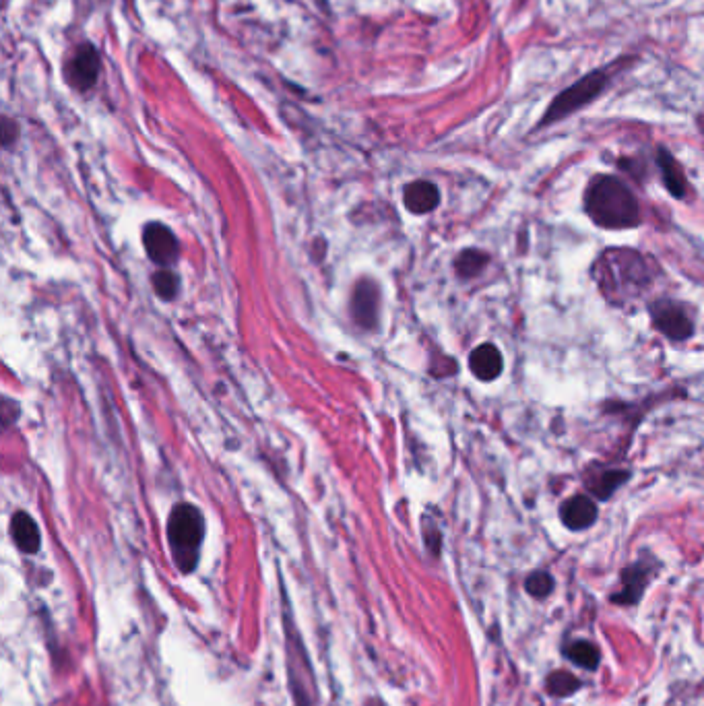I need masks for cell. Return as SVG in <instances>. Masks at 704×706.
<instances>
[{"label":"cell","mask_w":704,"mask_h":706,"mask_svg":"<svg viewBox=\"0 0 704 706\" xmlns=\"http://www.w3.org/2000/svg\"><path fill=\"white\" fill-rule=\"evenodd\" d=\"M585 207L597 226L607 230L634 228L640 221L638 203L632 190L614 176H601L593 180L587 190Z\"/></svg>","instance_id":"cell-1"},{"label":"cell","mask_w":704,"mask_h":706,"mask_svg":"<svg viewBox=\"0 0 704 706\" xmlns=\"http://www.w3.org/2000/svg\"><path fill=\"white\" fill-rule=\"evenodd\" d=\"M205 535V521L199 508L178 504L168 521V543L172 558L182 574H190L199 562V550Z\"/></svg>","instance_id":"cell-2"},{"label":"cell","mask_w":704,"mask_h":706,"mask_svg":"<svg viewBox=\"0 0 704 706\" xmlns=\"http://www.w3.org/2000/svg\"><path fill=\"white\" fill-rule=\"evenodd\" d=\"M607 83H610V77H607L605 71H593V73L585 75L583 79H579L574 85H570L568 89H564L558 95V98L546 110V114H543L539 126H548L552 122H558V120L574 114L576 110L585 108L595 98H599L603 89L607 87Z\"/></svg>","instance_id":"cell-3"},{"label":"cell","mask_w":704,"mask_h":706,"mask_svg":"<svg viewBox=\"0 0 704 706\" xmlns=\"http://www.w3.org/2000/svg\"><path fill=\"white\" fill-rule=\"evenodd\" d=\"M100 69H102L100 52L93 48V44H81L67 60L64 79H67V83L77 91H89L95 83H98Z\"/></svg>","instance_id":"cell-4"},{"label":"cell","mask_w":704,"mask_h":706,"mask_svg":"<svg viewBox=\"0 0 704 706\" xmlns=\"http://www.w3.org/2000/svg\"><path fill=\"white\" fill-rule=\"evenodd\" d=\"M653 325L671 341H686L694 333V325L686 310L678 302L659 300L651 308Z\"/></svg>","instance_id":"cell-5"},{"label":"cell","mask_w":704,"mask_h":706,"mask_svg":"<svg viewBox=\"0 0 704 706\" xmlns=\"http://www.w3.org/2000/svg\"><path fill=\"white\" fill-rule=\"evenodd\" d=\"M143 244L149 254V259L159 267H170L178 259V240L170 228L162 223H149L143 232Z\"/></svg>","instance_id":"cell-6"},{"label":"cell","mask_w":704,"mask_h":706,"mask_svg":"<svg viewBox=\"0 0 704 706\" xmlns=\"http://www.w3.org/2000/svg\"><path fill=\"white\" fill-rule=\"evenodd\" d=\"M560 519L570 531H585L597 521V504L589 496H572L562 504Z\"/></svg>","instance_id":"cell-7"},{"label":"cell","mask_w":704,"mask_h":706,"mask_svg":"<svg viewBox=\"0 0 704 706\" xmlns=\"http://www.w3.org/2000/svg\"><path fill=\"white\" fill-rule=\"evenodd\" d=\"M651 579V568L643 562H636L622 572V591L612 597L620 605H636L643 597Z\"/></svg>","instance_id":"cell-8"},{"label":"cell","mask_w":704,"mask_h":706,"mask_svg":"<svg viewBox=\"0 0 704 706\" xmlns=\"http://www.w3.org/2000/svg\"><path fill=\"white\" fill-rule=\"evenodd\" d=\"M469 368H471L473 376L479 380H484V382L496 380L504 370V360H502L500 349L492 343H484V345L475 347L469 356Z\"/></svg>","instance_id":"cell-9"},{"label":"cell","mask_w":704,"mask_h":706,"mask_svg":"<svg viewBox=\"0 0 704 706\" xmlns=\"http://www.w3.org/2000/svg\"><path fill=\"white\" fill-rule=\"evenodd\" d=\"M403 203L415 215L430 213L440 203V190L436 188V184H432L428 180L411 182L403 190Z\"/></svg>","instance_id":"cell-10"},{"label":"cell","mask_w":704,"mask_h":706,"mask_svg":"<svg viewBox=\"0 0 704 706\" xmlns=\"http://www.w3.org/2000/svg\"><path fill=\"white\" fill-rule=\"evenodd\" d=\"M358 325L364 329L376 327L378 316V290L372 281H360L354 294V304H351Z\"/></svg>","instance_id":"cell-11"},{"label":"cell","mask_w":704,"mask_h":706,"mask_svg":"<svg viewBox=\"0 0 704 706\" xmlns=\"http://www.w3.org/2000/svg\"><path fill=\"white\" fill-rule=\"evenodd\" d=\"M657 164H659L661 178H663L665 188L669 190V195L676 197V199H684L686 190H688V182H686L682 166L678 164V159L671 155L667 149H659Z\"/></svg>","instance_id":"cell-12"},{"label":"cell","mask_w":704,"mask_h":706,"mask_svg":"<svg viewBox=\"0 0 704 706\" xmlns=\"http://www.w3.org/2000/svg\"><path fill=\"white\" fill-rule=\"evenodd\" d=\"M11 535L17 543V548L23 554H36L40 550L42 535L36 525V521L31 519L27 512H17L11 521Z\"/></svg>","instance_id":"cell-13"},{"label":"cell","mask_w":704,"mask_h":706,"mask_svg":"<svg viewBox=\"0 0 704 706\" xmlns=\"http://www.w3.org/2000/svg\"><path fill=\"white\" fill-rule=\"evenodd\" d=\"M564 653L572 663H576L583 669H589V671L597 669L599 661H601L599 649L593 643H589V640H574V643H570L566 647Z\"/></svg>","instance_id":"cell-14"},{"label":"cell","mask_w":704,"mask_h":706,"mask_svg":"<svg viewBox=\"0 0 704 706\" xmlns=\"http://www.w3.org/2000/svg\"><path fill=\"white\" fill-rule=\"evenodd\" d=\"M488 261H490L488 254L482 252V250H463L457 256V261H455L457 275L463 277V279H471V277H475V275H479V273L484 271Z\"/></svg>","instance_id":"cell-15"},{"label":"cell","mask_w":704,"mask_h":706,"mask_svg":"<svg viewBox=\"0 0 704 706\" xmlns=\"http://www.w3.org/2000/svg\"><path fill=\"white\" fill-rule=\"evenodd\" d=\"M546 688L552 696L556 698H566V696H572L576 690L581 688V680L579 678H574L572 673L568 671H552L548 680H546Z\"/></svg>","instance_id":"cell-16"},{"label":"cell","mask_w":704,"mask_h":706,"mask_svg":"<svg viewBox=\"0 0 704 706\" xmlns=\"http://www.w3.org/2000/svg\"><path fill=\"white\" fill-rule=\"evenodd\" d=\"M178 287H180L178 277L172 271H168V269L157 271L153 275V290H155V294L159 298L166 300V302H170V300H174L178 296Z\"/></svg>","instance_id":"cell-17"},{"label":"cell","mask_w":704,"mask_h":706,"mask_svg":"<svg viewBox=\"0 0 704 706\" xmlns=\"http://www.w3.org/2000/svg\"><path fill=\"white\" fill-rule=\"evenodd\" d=\"M628 477H630L628 471H605L597 481V486H593L597 498L601 500L610 498L624 484V481H628Z\"/></svg>","instance_id":"cell-18"},{"label":"cell","mask_w":704,"mask_h":706,"mask_svg":"<svg viewBox=\"0 0 704 706\" xmlns=\"http://www.w3.org/2000/svg\"><path fill=\"white\" fill-rule=\"evenodd\" d=\"M525 589L531 597H537V599H546L552 591H554V579L548 574V572H533L527 576V581H525Z\"/></svg>","instance_id":"cell-19"},{"label":"cell","mask_w":704,"mask_h":706,"mask_svg":"<svg viewBox=\"0 0 704 706\" xmlns=\"http://www.w3.org/2000/svg\"><path fill=\"white\" fill-rule=\"evenodd\" d=\"M5 147H9L11 145V135H13V131H17V126L11 122V118H5Z\"/></svg>","instance_id":"cell-20"},{"label":"cell","mask_w":704,"mask_h":706,"mask_svg":"<svg viewBox=\"0 0 704 706\" xmlns=\"http://www.w3.org/2000/svg\"><path fill=\"white\" fill-rule=\"evenodd\" d=\"M370 706H384V704H382V702H378V700H376V702H372V704H370Z\"/></svg>","instance_id":"cell-21"}]
</instances>
